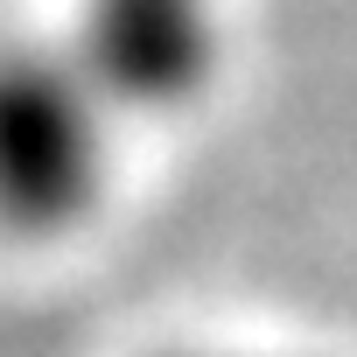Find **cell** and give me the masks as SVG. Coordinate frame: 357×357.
<instances>
[{"label": "cell", "instance_id": "1", "mask_svg": "<svg viewBox=\"0 0 357 357\" xmlns=\"http://www.w3.org/2000/svg\"><path fill=\"white\" fill-rule=\"evenodd\" d=\"M119 112L77 70L63 36L0 50V231L56 238L91 218L112 175Z\"/></svg>", "mask_w": 357, "mask_h": 357}, {"label": "cell", "instance_id": "3", "mask_svg": "<svg viewBox=\"0 0 357 357\" xmlns=\"http://www.w3.org/2000/svg\"><path fill=\"white\" fill-rule=\"evenodd\" d=\"M183 357H218V350H183Z\"/></svg>", "mask_w": 357, "mask_h": 357}, {"label": "cell", "instance_id": "2", "mask_svg": "<svg viewBox=\"0 0 357 357\" xmlns=\"http://www.w3.org/2000/svg\"><path fill=\"white\" fill-rule=\"evenodd\" d=\"M63 50L119 119H161L190 112L211 91L225 22L218 0H77Z\"/></svg>", "mask_w": 357, "mask_h": 357}]
</instances>
